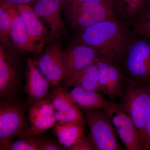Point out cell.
Masks as SVG:
<instances>
[{
    "mask_svg": "<svg viewBox=\"0 0 150 150\" xmlns=\"http://www.w3.org/2000/svg\"><path fill=\"white\" fill-rule=\"evenodd\" d=\"M131 32V25L121 18L104 20L76 33L73 42L98 51L102 58L114 61Z\"/></svg>",
    "mask_w": 150,
    "mask_h": 150,
    "instance_id": "6da1fadb",
    "label": "cell"
},
{
    "mask_svg": "<svg viewBox=\"0 0 150 150\" xmlns=\"http://www.w3.org/2000/svg\"><path fill=\"white\" fill-rule=\"evenodd\" d=\"M114 62L126 83L150 84V40L130 33Z\"/></svg>",
    "mask_w": 150,
    "mask_h": 150,
    "instance_id": "7a4b0ae2",
    "label": "cell"
},
{
    "mask_svg": "<svg viewBox=\"0 0 150 150\" xmlns=\"http://www.w3.org/2000/svg\"><path fill=\"white\" fill-rule=\"evenodd\" d=\"M19 52L8 50L1 44L0 100L20 99L19 94L24 88L26 68L25 69Z\"/></svg>",
    "mask_w": 150,
    "mask_h": 150,
    "instance_id": "3957f363",
    "label": "cell"
},
{
    "mask_svg": "<svg viewBox=\"0 0 150 150\" xmlns=\"http://www.w3.org/2000/svg\"><path fill=\"white\" fill-rule=\"evenodd\" d=\"M26 100H0V150L16 138L25 137L30 127Z\"/></svg>",
    "mask_w": 150,
    "mask_h": 150,
    "instance_id": "277c9868",
    "label": "cell"
},
{
    "mask_svg": "<svg viewBox=\"0 0 150 150\" xmlns=\"http://www.w3.org/2000/svg\"><path fill=\"white\" fill-rule=\"evenodd\" d=\"M63 11L68 25L76 33L104 20L121 18L112 6L74 0H65Z\"/></svg>",
    "mask_w": 150,
    "mask_h": 150,
    "instance_id": "5b68a950",
    "label": "cell"
},
{
    "mask_svg": "<svg viewBox=\"0 0 150 150\" xmlns=\"http://www.w3.org/2000/svg\"><path fill=\"white\" fill-rule=\"evenodd\" d=\"M119 98L118 104L134 122L144 150L145 123L150 112V84L126 83Z\"/></svg>",
    "mask_w": 150,
    "mask_h": 150,
    "instance_id": "8992f818",
    "label": "cell"
},
{
    "mask_svg": "<svg viewBox=\"0 0 150 150\" xmlns=\"http://www.w3.org/2000/svg\"><path fill=\"white\" fill-rule=\"evenodd\" d=\"M86 123L89 127L88 135L96 150H120L115 130L103 108L82 110Z\"/></svg>",
    "mask_w": 150,
    "mask_h": 150,
    "instance_id": "52a82bcc",
    "label": "cell"
},
{
    "mask_svg": "<svg viewBox=\"0 0 150 150\" xmlns=\"http://www.w3.org/2000/svg\"><path fill=\"white\" fill-rule=\"evenodd\" d=\"M103 110L127 150H143L139 132L130 116L118 103L106 100Z\"/></svg>",
    "mask_w": 150,
    "mask_h": 150,
    "instance_id": "ba28073f",
    "label": "cell"
},
{
    "mask_svg": "<svg viewBox=\"0 0 150 150\" xmlns=\"http://www.w3.org/2000/svg\"><path fill=\"white\" fill-rule=\"evenodd\" d=\"M98 70V91L110 100L120 97L126 83L121 68L114 61L101 58L97 62Z\"/></svg>",
    "mask_w": 150,
    "mask_h": 150,
    "instance_id": "9c48e42d",
    "label": "cell"
},
{
    "mask_svg": "<svg viewBox=\"0 0 150 150\" xmlns=\"http://www.w3.org/2000/svg\"><path fill=\"white\" fill-rule=\"evenodd\" d=\"M62 44L56 41L52 43L36 59L43 75L54 86L59 87L65 77V68Z\"/></svg>",
    "mask_w": 150,
    "mask_h": 150,
    "instance_id": "30bf717a",
    "label": "cell"
},
{
    "mask_svg": "<svg viewBox=\"0 0 150 150\" xmlns=\"http://www.w3.org/2000/svg\"><path fill=\"white\" fill-rule=\"evenodd\" d=\"M27 68L23 90L27 95L29 108L48 98L51 83L40 71L35 59L27 58Z\"/></svg>",
    "mask_w": 150,
    "mask_h": 150,
    "instance_id": "8fae6325",
    "label": "cell"
},
{
    "mask_svg": "<svg viewBox=\"0 0 150 150\" xmlns=\"http://www.w3.org/2000/svg\"><path fill=\"white\" fill-rule=\"evenodd\" d=\"M65 0H37L33 7L35 13L48 25L49 38L56 41L64 31L65 24L62 15Z\"/></svg>",
    "mask_w": 150,
    "mask_h": 150,
    "instance_id": "7c38bea8",
    "label": "cell"
},
{
    "mask_svg": "<svg viewBox=\"0 0 150 150\" xmlns=\"http://www.w3.org/2000/svg\"><path fill=\"white\" fill-rule=\"evenodd\" d=\"M63 56L64 78L79 71L102 58L94 48L74 42L63 51Z\"/></svg>",
    "mask_w": 150,
    "mask_h": 150,
    "instance_id": "4fadbf2b",
    "label": "cell"
},
{
    "mask_svg": "<svg viewBox=\"0 0 150 150\" xmlns=\"http://www.w3.org/2000/svg\"><path fill=\"white\" fill-rule=\"evenodd\" d=\"M48 98L54 109V115L58 121H73L86 123L82 111L70 98L67 89L57 87Z\"/></svg>",
    "mask_w": 150,
    "mask_h": 150,
    "instance_id": "5bb4252c",
    "label": "cell"
},
{
    "mask_svg": "<svg viewBox=\"0 0 150 150\" xmlns=\"http://www.w3.org/2000/svg\"><path fill=\"white\" fill-rule=\"evenodd\" d=\"M0 5L3 6L11 14L12 18L10 38L11 43L17 51L39 54V51L31 41L28 34L20 15L17 6L0 1Z\"/></svg>",
    "mask_w": 150,
    "mask_h": 150,
    "instance_id": "9a60e30c",
    "label": "cell"
},
{
    "mask_svg": "<svg viewBox=\"0 0 150 150\" xmlns=\"http://www.w3.org/2000/svg\"><path fill=\"white\" fill-rule=\"evenodd\" d=\"M16 6L28 34L40 54L49 38L47 29L33 7L29 5Z\"/></svg>",
    "mask_w": 150,
    "mask_h": 150,
    "instance_id": "2e32d148",
    "label": "cell"
},
{
    "mask_svg": "<svg viewBox=\"0 0 150 150\" xmlns=\"http://www.w3.org/2000/svg\"><path fill=\"white\" fill-rule=\"evenodd\" d=\"M97 62L65 78L61 86H64L67 89L71 86L79 87L88 90L98 91V70Z\"/></svg>",
    "mask_w": 150,
    "mask_h": 150,
    "instance_id": "e0dca14e",
    "label": "cell"
},
{
    "mask_svg": "<svg viewBox=\"0 0 150 150\" xmlns=\"http://www.w3.org/2000/svg\"><path fill=\"white\" fill-rule=\"evenodd\" d=\"M86 123L73 121H57L54 126V134L63 146L69 149L84 136Z\"/></svg>",
    "mask_w": 150,
    "mask_h": 150,
    "instance_id": "ac0fdd59",
    "label": "cell"
},
{
    "mask_svg": "<svg viewBox=\"0 0 150 150\" xmlns=\"http://www.w3.org/2000/svg\"><path fill=\"white\" fill-rule=\"evenodd\" d=\"M68 94L78 108L82 110L103 109L107 100L99 91L88 90L79 87H74L68 91Z\"/></svg>",
    "mask_w": 150,
    "mask_h": 150,
    "instance_id": "d6986e66",
    "label": "cell"
},
{
    "mask_svg": "<svg viewBox=\"0 0 150 150\" xmlns=\"http://www.w3.org/2000/svg\"><path fill=\"white\" fill-rule=\"evenodd\" d=\"M116 10L125 21L132 24L150 9V0H115Z\"/></svg>",
    "mask_w": 150,
    "mask_h": 150,
    "instance_id": "ffe728a7",
    "label": "cell"
},
{
    "mask_svg": "<svg viewBox=\"0 0 150 150\" xmlns=\"http://www.w3.org/2000/svg\"><path fill=\"white\" fill-rule=\"evenodd\" d=\"M54 107L48 98L37 103L28 110L30 126L48 115H54Z\"/></svg>",
    "mask_w": 150,
    "mask_h": 150,
    "instance_id": "44dd1931",
    "label": "cell"
},
{
    "mask_svg": "<svg viewBox=\"0 0 150 150\" xmlns=\"http://www.w3.org/2000/svg\"><path fill=\"white\" fill-rule=\"evenodd\" d=\"M11 24L10 14L3 6L0 5V40L1 44L7 47L11 44L10 38Z\"/></svg>",
    "mask_w": 150,
    "mask_h": 150,
    "instance_id": "7402d4cb",
    "label": "cell"
},
{
    "mask_svg": "<svg viewBox=\"0 0 150 150\" xmlns=\"http://www.w3.org/2000/svg\"><path fill=\"white\" fill-rule=\"evenodd\" d=\"M131 31L150 40V9L131 24Z\"/></svg>",
    "mask_w": 150,
    "mask_h": 150,
    "instance_id": "603a6c76",
    "label": "cell"
},
{
    "mask_svg": "<svg viewBox=\"0 0 150 150\" xmlns=\"http://www.w3.org/2000/svg\"><path fill=\"white\" fill-rule=\"evenodd\" d=\"M4 150H39L35 135L20 137L18 140L10 142Z\"/></svg>",
    "mask_w": 150,
    "mask_h": 150,
    "instance_id": "cb8c5ba5",
    "label": "cell"
},
{
    "mask_svg": "<svg viewBox=\"0 0 150 150\" xmlns=\"http://www.w3.org/2000/svg\"><path fill=\"white\" fill-rule=\"evenodd\" d=\"M57 121L54 115H48L38 120L34 124L30 126L25 136L42 134L44 131L55 126Z\"/></svg>",
    "mask_w": 150,
    "mask_h": 150,
    "instance_id": "d4e9b609",
    "label": "cell"
},
{
    "mask_svg": "<svg viewBox=\"0 0 150 150\" xmlns=\"http://www.w3.org/2000/svg\"><path fill=\"white\" fill-rule=\"evenodd\" d=\"M35 136L39 150H64L66 149L59 141L45 137L42 133Z\"/></svg>",
    "mask_w": 150,
    "mask_h": 150,
    "instance_id": "484cf974",
    "label": "cell"
},
{
    "mask_svg": "<svg viewBox=\"0 0 150 150\" xmlns=\"http://www.w3.org/2000/svg\"><path fill=\"white\" fill-rule=\"evenodd\" d=\"M69 150H96V149L93 143L88 135L87 137L84 136L81 138Z\"/></svg>",
    "mask_w": 150,
    "mask_h": 150,
    "instance_id": "4316f807",
    "label": "cell"
},
{
    "mask_svg": "<svg viewBox=\"0 0 150 150\" xmlns=\"http://www.w3.org/2000/svg\"><path fill=\"white\" fill-rule=\"evenodd\" d=\"M145 143L144 150L150 149V112L145 126Z\"/></svg>",
    "mask_w": 150,
    "mask_h": 150,
    "instance_id": "83f0119b",
    "label": "cell"
},
{
    "mask_svg": "<svg viewBox=\"0 0 150 150\" xmlns=\"http://www.w3.org/2000/svg\"><path fill=\"white\" fill-rule=\"evenodd\" d=\"M74 1L81 2L103 4L112 6L116 9V3H115V0H74Z\"/></svg>",
    "mask_w": 150,
    "mask_h": 150,
    "instance_id": "f1b7e54d",
    "label": "cell"
},
{
    "mask_svg": "<svg viewBox=\"0 0 150 150\" xmlns=\"http://www.w3.org/2000/svg\"><path fill=\"white\" fill-rule=\"evenodd\" d=\"M6 2L18 6L19 5L33 4L37 0H3Z\"/></svg>",
    "mask_w": 150,
    "mask_h": 150,
    "instance_id": "f546056e",
    "label": "cell"
}]
</instances>
